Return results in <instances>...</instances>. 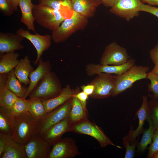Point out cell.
Listing matches in <instances>:
<instances>
[{
	"label": "cell",
	"mask_w": 158,
	"mask_h": 158,
	"mask_svg": "<svg viewBox=\"0 0 158 158\" xmlns=\"http://www.w3.org/2000/svg\"><path fill=\"white\" fill-rule=\"evenodd\" d=\"M148 150L147 157V158H152L153 155L158 151V130L156 129L154 132Z\"/></svg>",
	"instance_id": "8d00e7d4"
},
{
	"label": "cell",
	"mask_w": 158,
	"mask_h": 158,
	"mask_svg": "<svg viewBox=\"0 0 158 158\" xmlns=\"http://www.w3.org/2000/svg\"><path fill=\"white\" fill-rule=\"evenodd\" d=\"M105 6L111 7L117 0H99Z\"/></svg>",
	"instance_id": "7bdbcfd3"
},
{
	"label": "cell",
	"mask_w": 158,
	"mask_h": 158,
	"mask_svg": "<svg viewBox=\"0 0 158 158\" xmlns=\"http://www.w3.org/2000/svg\"><path fill=\"white\" fill-rule=\"evenodd\" d=\"M6 85L7 88L18 97L25 98L27 87L23 85L18 80L13 70L7 73Z\"/></svg>",
	"instance_id": "484cf974"
},
{
	"label": "cell",
	"mask_w": 158,
	"mask_h": 158,
	"mask_svg": "<svg viewBox=\"0 0 158 158\" xmlns=\"http://www.w3.org/2000/svg\"><path fill=\"white\" fill-rule=\"evenodd\" d=\"M142 3L140 0H117L109 11L129 21L139 15Z\"/></svg>",
	"instance_id": "30bf717a"
},
{
	"label": "cell",
	"mask_w": 158,
	"mask_h": 158,
	"mask_svg": "<svg viewBox=\"0 0 158 158\" xmlns=\"http://www.w3.org/2000/svg\"><path fill=\"white\" fill-rule=\"evenodd\" d=\"M71 124L68 116L41 135L37 136L52 146L61 138L64 133L71 130Z\"/></svg>",
	"instance_id": "9a60e30c"
},
{
	"label": "cell",
	"mask_w": 158,
	"mask_h": 158,
	"mask_svg": "<svg viewBox=\"0 0 158 158\" xmlns=\"http://www.w3.org/2000/svg\"><path fill=\"white\" fill-rule=\"evenodd\" d=\"M62 89L56 75L51 71L39 82L28 97L29 99L37 98L43 101L58 95Z\"/></svg>",
	"instance_id": "5b68a950"
},
{
	"label": "cell",
	"mask_w": 158,
	"mask_h": 158,
	"mask_svg": "<svg viewBox=\"0 0 158 158\" xmlns=\"http://www.w3.org/2000/svg\"><path fill=\"white\" fill-rule=\"evenodd\" d=\"M51 70L50 61L49 60L44 61L41 57L38 62L36 68L31 72L29 75L30 82L27 88L25 98L29 97L39 82L47 74L50 72Z\"/></svg>",
	"instance_id": "e0dca14e"
},
{
	"label": "cell",
	"mask_w": 158,
	"mask_h": 158,
	"mask_svg": "<svg viewBox=\"0 0 158 158\" xmlns=\"http://www.w3.org/2000/svg\"><path fill=\"white\" fill-rule=\"evenodd\" d=\"M19 54L15 51L1 54L0 59V74L7 73L13 70L19 62Z\"/></svg>",
	"instance_id": "d4e9b609"
},
{
	"label": "cell",
	"mask_w": 158,
	"mask_h": 158,
	"mask_svg": "<svg viewBox=\"0 0 158 158\" xmlns=\"http://www.w3.org/2000/svg\"><path fill=\"white\" fill-rule=\"evenodd\" d=\"M34 5L32 0H20L18 4L21 13L20 21L26 26L28 29L36 33L32 12Z\"/></svg>",
	"instance_id": "7402d4cb"
},
{
	"label": "cell",
	"mask_w": 158,
	"mask_h": 158,
	"mask_svg": "<svg viewBox=\"0 0 158 158\" xmlns=\"http://www.w3.org/2000/svg\"><path fill=\"white\" fill-rule=\"evenodd\" d=\"M10 109L0 107V132L12 136V121L13 117Z\"/></svg>",
	"instance_id": "f1b7e54d"
},
{
	"label": "cell",
	"mask_w": 158,
	"mask_h": 158,
	"mask_svg": "<svg viewBox=\"0 0 158 158\" xmlns=\"http://www.w3.org/2000/svg\"><path fill=\"white\" fill-rule=\"evenodd\" d=\"M72 10L87 18L94 16L102 2L99 0H71Z\"/></svg>",
	"instance_id": "d6986e66"
},
{
	"label": "cell",
	"mask_w": 158,
	"mask_h": 158,
	"mask_svg": "<svg viewBox=\"0 0 158 158\" xmlns=\"http://www.w3.org/2000/svg\"><path fill=\"white\" fill-rule=\"evenodd\" d=\"M88 19L73 11L71 16L65 19L57 28L52 31V40L56 44L65 41L73 34L84 30L87 25Z\"/></svg>",
	"instance_id": "7a4b0ae2"
},
{
	"label": "cell",
	"mask_w": 158,
	"mask_h": 158,
	"mask_svg": "<svg viewBox=\"0 0 158 158\" xmlns=\"http://www.w3.org/2000/svg\"><path fill=\"white\" fill-rule=\"evenodd\" d=\"M38 4L50 7L68 17L71 16L73 11L71 0H39Z\"/></svg>",
	"instance_id": "4316f807"
},
{
	"label": "cell",
	"mask_w": 158,
	"mask_h": 158,
	"mask_svg": "<svg viewBox=\"0 0 158 158\" xmlns=\"http://www.w3.org/2000/svg\"><path fill=\"white\" fill-rule=\"evenodd\" d=\"M150 57L154 65L158 64V41L154 47L149 52Z\"/></svg>",
	"instance_id": "60d3db41"
},
{
	"label": "cell",
	"mask_w": 158,
	"mask_h": 158,
	"mask_svg": "<svg viewBox=\"0 0 158 158\" xmlns=\"http://www.w3.org/2000/svg\"><path fill=\"white\" fill-rule=\"evenodd\" d=\"M140 11L149 13L158 18V7L142 3L140 7Z\"/></svg>",
	"instance_id": "f35d334b"
},
{
	"label": "cell",
	"mask_w": 158,
	"mask_h": 158,
	"mask_svg": "<svg viewBox=\"0 0 158 158\" xmlns=\"http://www.w3.org/2000/svg\"><path fill=\"white\" fill-rule=\"evenodd\" d=\"M81 88L83 91L90 96L93 93L95 89L94 86L90 83L86 85H83Z\"/></svg>",
	"instance_id": "b9f144b4"
},
{
	"label": "cell",
	"mask_w": 158,
	"mask_h": 158,
	"mask_svg": "<svg viewBox=\"0 0 158 158\" xmlns=\"http://www.w3.org/2000/svg\"><path fill=\"white\" fill-rule=\"evenodd\" d=\"M7 78V73L0 74V107L10 109L18 97L6 87Z\"/></svg>",
	"instance_id": "603a6c76"
},
{
	"label": "cell",
	"mask_w": 158,
	"mask_h": 158,
	"mask_svg": "<svg viewBox=\"0 0 158 158\" xmlns=\"http://www.w3.org/2000/svg\"><path fill=\"white\" fill-rule=\"evenodd\" d=\"M72 101V98L63 104L47 113L39 121V130L36 135H40L68 116L71 108Z\"/></svg>",
	"instance_id": "ba28073f"
},
{
	"label": "cell",
	"mask_w": 158,
	"mask_h": 158,
	"mask_svg": "<svg viewBox=\"0 0 158 158\" xmlns=\"http://www.w3.org/2000/svg\"><path fill=\"white\" fill-rule=\"evenodd\" d=\"M30 100L19 97L12 105L10 110L13 116H17L28 111Z\"/></svg>",
	"instance_id": "1f68e13d"
},
{
	"label": "cell",
	"mask_w": 158,
	"mask_h": 158,
	"mask_svg": "<svg viewBox=\"0 0 158 158\" xmlns=\"http://www.w3.org/2000/svg\"><path fill=\"white\" fill-rule=\"evenodd\" d=\"M147 121L149 124L148 129L144 130L143 134L140 141L138 143L137 150L140 153L144 152L149 144L151 143L152 138L156 130L155 127L152 123L151 118Z\"/></svg>",
	"instance_id": "f546056e"
},
{
	"label": "cell",
	"mask_w": 158,
	"mask_h": 158,
	"mask_svg": "<svg viewBox=\"0 0 158 158\" xmlns=\"http://www.w3.org/2000/svg\"><path fill=\"white\" fill-rule=\"evenodd\" d=\"M135 60L130 59L126 63L119 65H109L90 63L86 66V71L88 75H97L101 73H105L116 75H119L123 73L133 65Z\"/></svg>",
	"instance_id": "5bb4252c"
},
{
	"label": "cell",
	"mask_w": 158,
	"mask_h": 158,
	"mask_svg": "<svg viewBox=\"0 0 158 158\" xmlns=\"http://www.w3.org/2000/svg\"><path fill=\"white\" fill-rule=\"evenodd\" d=\"M24 39L16 33H0V53H5L23 49L21 42Z\"/></svg>",
	"instance_id": "ac0fdd59"
},
{
	"label": "cell",
	"mask_w": 158,
	"mask_h": 158,
	"mask_svg": "<svg viewBox=\"0 0 158 158\" xmlns=\"http://www.w3.org/2000/svg\"><path fill=\"white\" fill-rule=\"evenodd\" d=\"M152 158H158V151L156 152L152 157Z\"/></svg>",
	"instance_id": "7dc6e473"
},
{
	"label": "cell",
	"mask_w": 158,
	"mask_h": 158,
	"mask_svg": "<svg viewBox=\"0 0 158 158\" xmlns=\"http://www.w3.org/2000/svg\"><path fill=\"white\" fill-rule=\"evenodd\" d=\"M28 158H48L51 146L36 135L24 145Z\"/></svg>",
	"instance_id": "7c38bea8"
},
{
	"label": "cell",
	"mask_w": 158,
	"mask_h": 158,
	"mask_svg": "<svg viewBox=\"0 0 158 158\" xmlns=\"http://www.w3.org/2000/svg\"><path fill=\"white\" fill-rule=\"evenodd\" d=\"M149 73L158 75V64L155 65L152 70Z\"/></svg>",
	"instance_id": "bcb514c9"
},
{
	"label": "cell",
	"mask_w": 158,
	"mask_h": 158,
	"mask_svg": "<svg viewBox=\"0 0 158 158\" xmlns=\"http://www.w3.org/2000/svg\"><path fill=\"white\" fill-rule=\"evenodd\" d=\"M71 130L92 137L98 141L102 147L110 145L122 148L121 146L115 145L99 127L88 121L83 120L73 124L71 126Z\"/></svg>",
	"instance_id": "8992f818"
},
{
	"label": "cell",
	"mask_w": 158,
	"mask_h": 158,
	"mask_svg": "<svg viewBox=\"0 0 158 158\" xmlns=\"http://www.w3.org/2000/svg\"><path fill=\"white\" fill-rule=\"evenodd\" d=\"M0 158H28L24 145L13 138L8 144Z\"/></svg>",
	"instance_id": "cb8c5ba5"
},
{
	"label": "cell",
	"mask_w": 158,
	"mask_h": 158,
	"mask_svg": "<svg viewBox=\"0 0 158 158\" xmlns=\"http://www.w3.org/2000/svg\"><path fill=\"white\" fill-rule=\"evenodd\" d=\"M149 70L148 66L134 64L122 74L115 75V85L111 96L116 97L130 88L135 82L147 78Z\"/></svg>",
	"instance_id": "3957f363"
},
{
	"label": "cell",
	"mask_w": 158,
	"mask_h": 158,
	"mask_svg": "<svg viewBox=\"0 0 158 158\" xmlns=\"http://www.w3.org/2000/svg\"><path fill=\"white\" fill-rule=\"evenodd\" d=\"M29 99L30 102L28 111L40 121L47 113L42 101L37 98Z\"/></svg>",
	"instance_id": "4dcf8cb0"
},
{
	"label": "cell",
	"mask_w": 158,
	"mask_h": 158,
	"mask_svg": "<svg viewBox=\"0 0 158 158\" xmlns=\"http://www.w3.org/2000/svg\"><path fill=\"white\" fill-rule=\"evenodd\" d=\"M143 3H147L150 5L154 6H157L158 7V0H140Z\"/></svg>",
	"instance_id": "ee69618b"
},
{
	"label": "cell",
	"mask_w": 158,
	"mask_h": 158,
	"mask_svg": "<svg viewBox=\"0 0 158 158\" xmlns=\"http://www.w3.org/2000/svg\"><path fill=\"white\" fill-rule=\"evenodd\" d=\"M130 59L126 49L114 42L105 47L101 58L99 64L121 65L126 63Z\"/></svg>",
	"instance_id": "52a82bcc"
},
{
	"label": "cell",
	"mask_w": 158,
	"mask_h": 158,
	"mask_svg": "<svg viewBox=\"0 0 158 158\" xmlns=\"http://www.w3.org/2000/svg\"><path fill=\"white\" fill-rule=\"evenodd\" d=\"M12 136L18 142L24 145L38 133L39 121L29 111L13 116L12 121Z\"/></svg>",
	"instance_id": "6da1fadb"
},
{
	"label": "cell",
	"mask_w": 158,
	"mask_h": 158,
	"mask_svg": "<svg viewBox=\"0 0 158 158\" xmlns=\"http://www.w3.org/2000/svg\"><path fill=\"white\" fill-rule=\"evenodd\" d=\"M150 118L155 129L158 130V100L151 99L148 101Z\"/></svg>",
	"instance_id": "e575fe53"
},
{
	"label": "cell",
	"mask_w": 158,
	"mask_h": 158,
	"mask_svg": "<svg viewBox=\"0 0 158 158\" xmlns=\"http://www.w3.org/2000/svg\"><path fill=\"white\" fill-rule=\"evenodd\" d=\"M13 139L12 135L0 132V156L8 144Z\"/></svg>",
	"instance_id": "74e56055"
},
{
	"label": "cell",
	"mask_w": 158,
	"mask_h": 158,
	"mask_svg": "<svg viewBox=\"0 0 158 158\" xmlns=\"http://www.w3.org/2000/svg\"><path fill=\"white\" fill-rule=\"evenodd\" d=\"M20 0H11L15 11H16L18 6Z\"/></svg>",
	"instance_id": "f6af8a7d"
},
{
	"label": "cell",
	"mask_w": 158,
	"mask_h": 158,
	"mask_svg": "<svg viewBox=\"0 0 158 158\" xmlns=\"http://www.w3.org/2000/svg\"><path fill=\"white\" fill-rule=\"evenodd\" d=\"M73 140L69 138H61L53 145L48 158H70L79 154Z\"/></svg>",
	"instance_id": "4fadbf2b"
},
{
	"label": "cell",
	"mask_w": 158,
	"mask_h": 158,
	"mask_svg": "<svg viewBox=\"0 0 158 158\" xmlns=\"http://www.w3.org/2000/svg\"><path fill=\"white\" fill-rule=\"evenodd\" d=\"M16 33L29 40L33 45L37 52V57L33 62L35 65L41 57L43 53L50 47L52 40V37L48 34L42 35L37 33L32 34L27 30L21 28L17 30Z\"/></svg>",
	"instance_id": "8fae6325"
},
{
	"label": "cell",
	"mask_w": 158,
	"mask_h": 158,
	"mask_svg": "<svg viewBox=\"0 0 158 158\" xmlns=\"http://www.w3.org/2000/svg\"><path fill=\"white\" fill-rule=\"evenodd\" d=\"M35 21L39 25L52 31L57 28L67 16L47 6L34 4L32 10Z\"/></svg>",
	"instance_id": "277c9868"
},
{
	"label": "cell",
	"mask_w": 158,
	"mask_h": 158,
	"mask_svg": "<svg viewBox=\"0 0 158 158\" xmlns=\"http://www.w3.org/2000/svg\"><path fill=\"white\" fill-rule=\"evenodd\" d=\"M72 100L71 108L68 117L71 124H74L83 121L86 110L84 108L79 100L74 95Z\"/></svg>",
	"instance_id": "83f0119b"
},
{
	"label": "cell",
	"mask_w": 158,
	"mask_h": 158,
	"mask_svg": "<svg viewBox=\"0 0 158 158\" xmlns=\"http://www.w3.org/2000/svg\"><path fill=\"white\" fill-rule=\"evenodd\" d=\"M138 138L133 144L130 142V136L128 134L123 138V144L126 148L125 158H133L135 155V148L138 144Z\"/></svg>",
	"instance_id": "836d02e7"
},
{
	"label": "cell",
	"mask_w": 158,
	"mask_h": 158,
	"mask_svg": "<svg viewBox=\"0 0 158 158\" xmlns=\"http://www.w3.org/2000/svg\"><path fill=\"white\" fill-rule=\"evenodd\" d=\"M142 102L140 108L136 112L135 115L137 116L139 121L138 125L135 130L131 126L128 133L130 138V142L133 144L136 141V138L143 132V125L145 121L150 118V113L148 104V98L146 96H142Z\"/></svg>",
	"instance_id": "2e32d148"
},
{
	"label": "cell",
	"mask_w": 158,
	"mask_h": 158,
	"mask_svg": "<svg viewBox=\"0 0 158 158\" xmlns=\"http://www.w3.org/2000/svg\"><path fill=\"white\" fill-rule=\"evenodd\" d=\"M90 83L93 85L95 89L91 97L102 99L111 96L115 85V75L111 74L101 73L97 75Z\"/></svg>",
	"instance_id": "9c48e42d"
},
{
	"label": "cell",
	"mask_w": 158,
	"mask_h": 158,
	"mask_svg": "<svg viewBox=\"0 0 158 158\" xmlns=\"http://www.w3.org/2000/svg\"><path fill=\"white\" fill-rule=\"evenodd\" d=\"M0 9L7 16H11L15 11L11 0H0Z\"/></svg>",
	"instance_id": "d590c367"
},
{
	"label": "cell",
	"mask_w": 158,
	"mask_h": 158,
	"mask_svg": "<svg viewBox=\"0 0 158 158\" xmlns=\"http://www.w3.org/2000/svg\"><path fill=\"white\" fill-rule=\"evenodd\" d=\"M147 78L150 81V83L147 85L148 91L153 93L149 94V97L152 99L158 100V75L149 72Z\"/></svg>",
	"instance_id": "d6a6232c"
},
{
	"label": "cell",
	"mask_w": 158,
	"mask_h": 158,
	"mask_svg": "<svg viewBox=\"0 0 158 158\" xmlns=\"http://www.w3.org/2000/svg\"><path fill=\"white\" fill-rule=\"evenodd\" d=\"M73 95L79 100L84 108L86 110L87 101L88 98V96L83 91L77 92Z\"/></svg>",
	"instance_id": "ab89813d"
},
{
	"label": "cell",
	"mask_w": 158,
	"mask_h": 158,
	"mask_svg": "<svg viewBox=\"0 0 158 158\" xmlns=\"http://www.w3.org/2000/svg\"><path fill=\"white\" fill-rule=\"evenodd\" d=\"M77 91L72 89L69 85H67L58 95L42 101L46 113L51 111L66 103L72 97Z\"/></svg>",
	"instance_id": "ffe728a7"
},
{
	"label": "cell",
	"mask_w": 158,
	"mask_h": 158,
	"mask_svg": "<svg viewBox=\"0 0 158 158\" xmlns=\"http://www.w3.org/2000/svg\"><path fill=\"white\" fill-rule=\"evenodd\" d=\"M34 70L28 56L26 55L23 59L19 60L18 63L13 70L15 75L20 81L25 85H28L30 82L29 75Z\"/></svg>",
	"instance_id": "44dd1931"
}]
</instances>
